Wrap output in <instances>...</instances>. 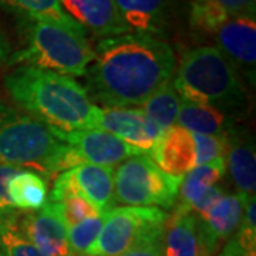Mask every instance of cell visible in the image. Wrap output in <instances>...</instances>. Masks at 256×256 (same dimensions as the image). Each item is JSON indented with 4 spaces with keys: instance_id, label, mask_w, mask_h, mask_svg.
<instances>
[{
    "instance_id": "32",
    "label": "cell",
    "mask_w": 256,
    "mask_h": 256,
    "mask_svg": "<svg viewBox=\"0 0 256 256\" xmlns=\"http://www.w3.org/2000/svg\"><path fill=\"white\" fill-rule=\"evenodd\" d=\"M222 9L229 18L250 16L255 18V0H210Z\"/></svg>"
},
{
    "instance_id": "36",
    "label": "cell",
    "mask_w": 256,
    "mask_h": 256,
    "mask_svg": "<svg viewBox=\"0 0 256 256\" xmlns=\"http://www.w3.org/2000/svg\"><path fill=\"white\" fill-rule=\"evenodd\" d=\"M0 256H3V255H2V254H0Z\"/></svg>"
},
{
    "instance_id": "14",
    "label": "cell",
    "mask_w": 256,
    "mask_h": 256,
    "mask_svg": "<svg viewBox=\"0 0 256 256\" xmlns=\"http://www.w3.org/2000/svg\"><path fill=\"white\" fill-rule=\"evenodd\" d=\"M66 182L100 212L116 208L112 166L82 164L60 174Z\"/></svg>"
},
{
    "instance_id": "1",
    "label": "cell",
    "mask_w": 256,
    "mask_h": 256,
    "mask_svg": "<svg viewBox=\"0 0 256 256\" xmlns=\"http://www.w3.org/2000/svg\"><path fill=\"white\" fill-rule=\"evenodd\" d=\"M176 70L174 52L164 40L126 33L97 43L87 70V92L111 108L142 106Z\"/></svg>"
},
{
    "instance_id": "8",
    "label": "cell",
    "mask_w": 256,
    "mask_h": 256,
    "mask_svg": "<svg viewBox=\"0 0 256 256\" xmlns=\"http://www.w3.org/2000/svg\"><path fill=\"white\" fill-rule=\"evenodd\" d=\"M50 132L58 141L70 146L80 158L82 164L112 165L121 164L128 158L141 156L137 148L114 137L102 130H82V131H60L52 130Z\"/></svg>"
},
{
    "instance_id": "7",
    "label": "cell",
    "mask_w": 256,
    "mask_h": 256,
    "mask_svg": "<svg viewBox=\"0 0 256 256\" xmlns=\"http://www.w3.org/2000/svg\"><path fill=\"white\" fill-rule=\"evenodd\" d=\"M168 214L160 208L121 206L107 212V218L87 256H118L164 232Z\"/></svg>"
},
{
    "instance_id": "25",
    "label": "cell",
    "mask_w": 256,
    "mask_h": 256,
    "mask_svg": "<svg viewBox=\"0 0 256 256\" xmlns=\"http://www.w3.org/2000/svg\"><path fill=\"white\" fill-rule=\"evenodd\" d=\"M0 248L3 256H44L26 238L18 218L0 225Z\"/></svg>"
},
{
    "instance_id": "24",
    "label": "cell",
    "mask_w": 256,
    "mask_h": 256,
    "mask_svg": "<svg viewBox=\"0 0 256 256\" xmlns=\"http://www.w3.org/2000/svg\"><path fill=\"white\" fill-rule=\"evenodd\" d=\"M106 218H107V212L101 214L98 216L82 220L67 229L68 246L73 256H87V252L94 245L96 239L100 234Z\"/></svg>"
},
{
    "instance_id": "34",
    "label": "cell",
    "mask_w": 256,
    "mask_h": 256,
    "mask_svg": "<svg viewBox=\"0 0 256 256\" xmlns=\"http://www.w3.org/2000/svg\"><path fill=\"white\" fill-rule=\"evenodd\" d=\"M6 58H8V50H6V44H4L3 36L0 33V66L6 62Z\"/></svg>"
},
{
    "instance_id": "3",
    "label": "cell",
    "mask_w": 256,
    "mask_h": 256,
    "mask_svg": "<svg viewBox=\"0 0 256 256\" xmlns=\"http://www.w3.org/2000/svg\"><path fill=\"white\" fill-rule=\"evenodd\" d=\"M174 76L175 92L188 102L210 106L224 114L238 112L246 106L238 72L216 47L186 52Z\"/></svg>"
},
{
    "instance_id": "13",
    "label": "cell",
    "mask_w": 256,
    "mask_h": 256,
    "mask_svg": "<svg viewBox=\"0 0 256 256\" xmlns=\"http://www.w3.org/2000/svg\"><path fill=\"white\" fill-rule=\"evenodd\" d=\"M63 10L86 32L96 37H114L130 33L114 0H58Z\"/></svg>"
},
{
    "instance_id": "35",
    "label": "cell",
    "mask_w": 256,
    "mask_h": 256,
    "mask_svg": "<svg viewBox=\"0 0 256 256\" xmlns=\"http://www.w3.org/2000/svg\"><path fill=\"white\" fill-rule=\"evenodd\" d=\"M246 256H256V250H252V252H248Z\"/></svg>"
},
{
    "instance_id": "15",
    "label": "cell",
    "mask_w": 256,
    "mask_h": 256,
    "mask_svg": "<svg viewBox=\"0 0 256 256\" xmlns=\"http://www.w3.org/2000/svg\"><path fill=\"white\" fill-rule=\"evenodd\" d=\"M151 156L165 174L182 178L196 166V146L192 132L180 126L165 130L151 150Z\"/></svg>"
},
{
    "instance_id": "11",
    "label": "cell",
    "mask_w": 256,
    "mask_h": 256,
    "mask_svg": "<svg viewBox=\"0 0 256 256\" xmlns=\"http://www.w3.org/2000/svg\"><path fill=\"white\" fill-rule=\"evenodd\" d=\"M20 228L44 256H73L68 246L67 226L56 202L47 201L42 210L28 215Z\"/></svg>"
},
{
    "instance_id": "22",
    "label": "cell",
    "mask_w": 256,
    "mask_h": 256,
    "mask_svg": "<svg viewBox=\"0 0 256 256\" xmlns=\"http://www.w3.org/2000/svg\"><path fill=\"white\" fill-rule=\"evenodd\" d=\"M0 3L26 20H47L64 28L87 33L62 8L58 0H0Z\"/></svg>"
},
{
    "instance_id": "4",
    "label": "cell",
    "mask_w": 256,
    "mask_h": 256,
    "mask_svg": "<svg viewBox=\"0 0 256 256\" xmlns=\"http://www.w3.org/2000/svg\"><path fill=\"white\" fill-rule=\"evenodd\" d=\"M67 148L40 121L0 102V164L53 176L66 171Z\"/></svg>"
},
{
    "instance_id": "23",
    "label": "cell",
    "mask_w": 256,
    "mask_h": 256,
    "mask_svg": "<svg viewBox=\"0 0 256 256\" xmlns=\"http://www.w3.org/2000/svg\"><path fill=\"white\" fill-rule=\"evenodd\" d=\"M181 106V98L175 92L172 82H166L158 88L148 100L142 104L141 110L146 116L156 124L161 131L176 126L178 111Z\"/></svg>"
},
{
    "instance_id": "20",
    "label": "cell",
    "mask_w": 256,
    "mask_h": 256,
    "mask_svg": "<svg viewBox=\"0 0 256 256\" xmlns=\"http://www.w3.org/2000/svg\"><path fill=\"white\" fill-rule=\"evenodd\" d=\"M176 126L194 134L225 137L234 128L226 114L210 106L188 102L181 98Z\"/></svg>"
},
{
    "instance_id": "17",
    "label": "cell",
    "mask_w": 256,
    "mask_h": 256,
    "mask_svg": "<svg viewBox=\"0 0 256 256\" xmlns=\"http://www.w3.org/2000/svg\"><path fill=\"white\" fill-rule=\"evenodd\" d=\"M228 170L238 192L255 196L256 156L255 141L245 131L234 127L228 134Z\"/></svg>"
},
{
    "instance_id": "16",
    "label": "cell",
    "mask_w": 256,
    "mask_h": 256,
    "mask_svg": "<svg viewBox=\"0 0 256 256\" xmlns=\"http://www.w3.org/2000/svg\"><path fill=\"white\" fill-rule=\"evenodd\" d=\"M165 256H214L205 242L198 216L174 212L165 225Z\"/></svg>"
},
{
    "instance_id": "5",
    "label": "cell",
    "mask_w": 256,
    "mask_h": 256,
    "mask_svg": "<svg viewBox=\"0 0 256 256\" xmlns=\"http://www.w3.org/2000/svg\"><path fill=\"white\" fill-rule=\"evenodd\" d=\"M26 44L12 56L10 66H30L40 70L82 77L94 58L87 33L54 22L28 20Z\"/></svg>"
},
{
    "instance_id": "30",
    "label": "cell",
    "mask_w": 256,
    "mask_h": 256,
    "mask_svg": "<svg viewBox=\"0 0 256 256\" xmlns=\"http://www.w3.org/2000/svg\"><path fill=\"white\" fill-rule=\"evenodd\" d=\"M20 171L22 168H18V166L0 164V225L8 220L18 218V210L14 208L13 202L10 201V196L8 194V184L10 178Z\"/></svg>"
},
{
    "instance_id": "26",
    "label": "cell",
    "mask_w": 256,
    "mask_h": 256,
    "mask_svg": "<svg viewBox=\"0 0 256 256\" xmlns=\"http://www.w3.org/2000/svg\"><path fill=\"white\" fill-rule=\"evenodd\" d=\"M229 18L224 10L210 0H192L190 22L192 28L202 33H215Z\"/></svg>"
},
{
    "instance_id": "19",
    "label": "cell",
    "mask_w": 256,
    "mask_h": 256,
    "mask_svg": "<svg viewBox=\"0 0 256 256\" xmlns=\"http://www.w3.org/2000/svg\"><path fill=\"white\" fill-rule=\"evenodd\" d=\"M226 171L225 158H216L206 164L194 166L181 181L180 201L175 206L176 214L191 212L192 205L201 198L205 192L220 182Z\"/></svg>"
},
{
    "instance_id": "9",
    "label": "cell",
    "mask_w": 256,
    "mask_h": 256,
    "mask_svg": "<svg viewBox=\"0 0 256 256\" xmlns=\"http://www.w3.org/2000/svg\"><path fill=\"white\" fill-rule=\"evenodd\" d=\"M96 130H102L137 148L142 154L151 152L162 131L141 108L97 107Z\"/></svg>"
},
{
    "instance_id": "29",
    "label": "cell",
    "mask_w": 256,
    "mask_h": 256,
    "mask_svg": "<svg viewBox=\"0 0 256 256\" xmlns=\"http://www.w3.org/2000/svg\"><path fill=\"white\" fill-rule=\"evenodd\" d=\"M256 202L255 196H250L245 206V212L242 220L236 229V234L234 238L238 240V244L245 252L256 250Z\"/></svg>"
},
{
    "instance_id": "27",
    "label": "cell",
    "mask_w": 256,
    "mask_h": 256,
    "mask_svg": "<svg viewBox=\"0 0 256 256\" xmlns=\"http://www.w3.org/2000/svg\"><path fill=\"white\" fill-rule=\"evenodd\" d=\"M56 204L58 205L60 215H62L67 229L72 228L82 220L94 218V216H98L101 214H104V212H100L97 208H94L90 202L86 201L82 196H80L73 190L66 192L60 202H56Z\"/></svg>"
},
{
    "instance_id": "10",
    "label": "cell",
    "mask_w": 256,
    "mask_h": 256,
    "mask_svg": "<svg viewBox=\"0 0 256 256\" xmlns=\"http://www.w3.org/2000/svg\"><path fill=\"white\" fill-rule=\"evenodd\" d=\"M218 50L228 58L236 72L255 82L256 20L250 16L229 18L216 32Z\"/></svg>"
},
{
    "instance_id": "21",
    "label": "cell",
    "mask_w": 256,
    "mask_h": 256,
    "mask_svg": "<svg viewBox=\"0 0 256 256\" xmlns=\"http://www.w3.org/2000/svg\"><path fill=\"white\" fill-rule=\"evenodd\" d=\"M8 194L18 210L36 212L47 204V182L42 175L22 170L10 178Z\"/></svg>"
},
{
    "instance_id": "33",
    "label": "cell",
    "mask_w": 256,
    "mask_h": 256,
    "mask_svg": "<svg viewBox=\"0 0 256 256\" xmlns=\"http://www.w3.org/2000/svg\"><path fill=\"white\" fill-rule=\"evenodd\" d=\"M218 256H246V252L240 248L236 239L230 238Z\"/></svg>"
},
{
    "instance_id": "18",
    "label": "cell",
    "mask_w": 256,
    "mask_h": 256,
    "mask_svg": "<svg viewBox=\"0 0 256 256\" xmlns=\"http://www.w3.org/2000/svg\"><path fill=\"white\" fill-rule=\"evenodd\" d=\"M126 26L136 33L160 36L168 20L166 0H114Z\"/></svg>"
},
{
    "instance_id": "6",
    "label": "cell",
    "mask_w": 256,
    "mask_h": 256,
    "mask_svg": "<svg viewBox=\"0 0 256 256\" xmlns=\"http://www.w3.org/2000/svg\"><path fill=\"white\" fill-rule=\"evenodd\" d=\"M181 181L161 171L151 156H131L114 171V200L127 206L170 210L178 200Z\"/></svg>"
},
{
    "instance_id": "12",
    "label": "cell",
    "mask_w": 256,
    "mask_h": 256,
    "mask_svg": "<svg viewBox=\"0 0 256 256\" xmlns=\"http://www.w3.org/2000/svg\"><path fill=\"white\" fill-rule=\"evenodd\" d=\"M249 198V195L242 192L232 195L224 194L201 216H198L204 238L212 255L216 254L224 240L236 232Z\"/></svg>"
},
{
    "instance_id": "2",
    "label": "cell",
    "mask_w": 256,
    "mask_h": 256,
    "mask_svg": "<svg viewBox=\"0 0 256 256\" xmlns=\"http://www.w3.org/2000/svg\"><path fill=\"white\" fill-rule=\"evenodd\" d=\"M4 87L14 102L47 128L96 130L97 106L73 77L18 66L4 77Z\"/></svg>"
},
{
    "instance_id": "28",
    "label": "cell",
    "mask_w": 256,
    "mask_h": 256,
    "mask_svg": "<svg viewBox=\"0 0 256 256\" xmlns=\"http://www.w3.org/2000/svg\"><path fill=\"white\" fill-rule=\"evenodd\" d=\"M192 137L196 146V165L206 164L216 158H224L228 148V136L215 137V136H202L194 134Z\"/></svg>"
},
{
    "instance_id": "31",
    "label": "cell",
    "mask_w": 256,
    "mask_h": 256,
    "mask_svg": "<svg viewBox=\"0 0 256 256\" xmlns=\"http://www.w3.org/2000/svg\"><path fill=\"white\" fill-rule=\"evenodd\" d=\"M165 230V229H164ZM118 256H165L164 254V232L152 238H148L136 246L126 250Z\"/></svg>"
}]
</instances>
